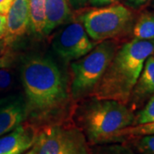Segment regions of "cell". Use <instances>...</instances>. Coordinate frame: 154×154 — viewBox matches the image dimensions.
<instances>
[{
    "label": "cell",
    "mask_w": 154,
    "mask_h": 154,
    "mask_svg": "<svg viewBox=\"0 0 154 154\" xmlns=\"http://www.w3.org/2000/svg\"><path fill=\"white\" fill-rule=\"evenodd\" d=\"M22 82L25 92L28 122L38 128L66 118V84L59 68L48 57H34L24 63Z\"/></svg>",
    "instance_id": "obj_1"
},
{
    "label": "cell",
    "mask_w": 154,
    "mask_h": 154,
    "mask_svg": "<svg viewBox=\"0 0 154 154\" xmlns=\"http://www.w3.org/2000/svg\"><path fill=\"white\" fill-rule=\"evenodd\" d=\"M154 53V39L133 38L116 50L104 75L89 94L95 99L128 104L130 94L143 69Z\"/></svg>",
    "instance_id": "obj_2"
},
{
    "label": "cell",
    "mask_w": 154,
    "mask_h": 154,
    "mask_svg": "<svg viewBox=\"0 0 154 154\" xmlns=\"http://www.w3.org/2000/svg\"><path fill=\"white\" fill-rule=\"evenodd\" d=\"M133 110L116 100L95 99L83 103L76 110L75 124L88 140L89 145L110 143L118 130L132 126Z\"/></svg>",
    "instance_id": "obj_3"
},
{
    "label": "cell",
    "mask_w": 154,
    "mask_h": 154,
    "mask_svg": "<svg viewBox=\"0 0 154 154\" xmlns=\"http://www.w3.org/2000/svg\"><path fill=\"white\" fill-rule=\"evenodd\" d=\"M32 148L35 154H91L85 134L68 118L38 127Z\"/></svg>",
    "instance_id": "obj_4"
},
{
    "label": "cell",
    "mask_w": 154,
    "mask_h": 154,
    "mask_svg": "<svg viewBox=\"0 0 154 154\" xmlns=\"http://www.w3.org/2000/svg\"><path fill=\"white\" fill-rule=\"evenodd\" d=\"M117 49L116 41L112 39L104 40L87 55L72 63L73 98H82L92 93Z\"/></svg>",
    "instance_id": "obj_5"
},
{
    "label": "cell",
    "mask_w": 154,
    "mask_h": 154,
    "mask_svg": "<svg viewBox=\"0 0 154 154\" xmlns=\"http://www.w3.org/2000/svg\"><path fill=\"white\" fill-rule=\"evenodd\" d=\"M82 21L88 36L101 42L128 33L134 26V14L123 5L112 4L86 12Z\"/></svg>",
    "instance_id": "obj_6"
},
{
    "label": "cell",
    "mask_w": 154,
    "mask_h": 154,
    "mask_svg": "<svg viewBox=\"0 0 154 154\" xmlns=\"http://www.w3.org/2000/svg\"><path fill=\"white\" fill-rule=\"evenodd\" d=\"M96 46L82 23L74 22L60 29L52 40V47L57 55L65 61L77 60Z\"/></svg>",
    "instance_id": "obj_7"
},
{
    "label": "cell",
    "mask_w": 154,
    "mask_h": 154,
    "mask_svg": "<svg viewBox=\"0 0 154 154\" xmlns=\"http://www.w3.org/2000/svg\"><path fill=\"white\" fill-rule=\"evenodd\" d=\"M28 120L25 98L14 95L0 100V136L11 132Z\"/></svg>",
    "instance_id": "obj_8"
},
{
    "label": "cell",
    "mask_w": 154,
    "mask_h": 154,
    "mask_svg": "<svg viewBox=\"0 0 154 154\" xmlns=\"http://www.w3.org/2000/svg\"><path fill=\"white\" fill-rule=\"evenodd\" d=\"M37 128L25 122L11 132L0 136V154H9L27 151L33 146Z\"/></svg>",
    "instance_id": "obj_9"
},
{
    "label": "cell",
    "mask_w": 154,
    "mask_h": 154,
    "mask_svg": "<svg viewBox=\"0 0 154 154\" xmlns=\"http://www.w3.org/2000/svg\"><path fill=\"white\" fill-rule=\"evenodd\" d=\"M154 94V57L150 56L133 88L128 103L131 108H137Z\"/></svg>",
    "instance_id": "obj_10"
},
{
    "label": "cell",
    "mask_w": 154,
    "mask_h": 154,
    "mask_svg": "<svg viewBox=\"0 0 154 154\" xmlns=\"http://www.w3.org/2000/svg\"><path fill=\"white\" fill-rule=\"evenodd\" d=\"M6 16V34L15 41L29 28L28 0H15Z\"/></svg>",
    "instance_id": "obj_11"
},
{
    "label": "cell",
    "mask_w": 154,
    "mask_h": 154,
    "mask_svg": "<svg viewBox=\"0 0 154 154\" xmlns=\"http://www.w3.org/2000/svg\"><path fill=\"white\" fill-rule=\"evenodd\" d=\"M71 17V11L67 0H45V22L43 34H50L54 29L69 22Z\"/></svg>",
    "instance_id": "obj_12"
},
{
    "label": "cell",
    "mask_w": 154,
    "mask_h": 154,
    "mask_svg": "<svg viewBox=\"0 0 154 154\" xmlns=\"http://www.w3.org/2000/svg\"><path fill=\"white\" fill-rule=\"evenodd\" d=\"M29 28L34 33L43 34L45 22V0H28Z\"/></svg>",
    "instance_id": "obj_13"
},
{
    "label": "cell",
    "mask_w": 154,
    "mask_h": 154,
    "mask_svg": "<svg viewBox=\"0 0 154 154\" xmlns=\"http://www.w3.org/2000/svg\"><path fill=\"white\" fill-rule=\"evenodd\" d=\"M149 134H154V122L133 125L118 130L112 136L110 143L125 141L127 140H132L134 138Z\"/></svg>",
    "instance_id": "obj_14"
},
{
    "label": "cell",
    "mask_w": 154,
    "mask_h": 154,
    "mask_svg": "<svg viewBox=\"0 0 154 154\" xmlns=\"http://www.w3.org/2000/svg\"><path fill=\"white\" fill-rule=\"evenodd\" d=\"M134 38L142 40L154 39V12H144L133 26Z\"/></svg>",
    "instance_id": "obj_15"
},
{
    "label": "cell",
    "mask_w": 154,
    "mask_h": 154,
    "mask_svg": "<svg viewBox=\"0 0 154 154\" xmlns=\"http://www.w3.org/2000/svg\"><path fill=\"white\" fill-rule=\"evenodd\" d=\"M91 154H135L125 145L116 143H105L94 145L91 148Z\"/></svg>",
    "instance_id": "obj_16"
},
{
    "label": "cell",
    "mask_w": 154,
    "mask_h": 154,
    "mask_svg": "<svg viewBox=\"0 0 154 154\" xmlns=\"http://www.w3.org/2000/svg\"><path fill=\"white\" fill-rule=\"evenodd\" d=\"M133 146L140 154H154V134L132 139Z\"/></svg>",
    "instance_id": "obj_17"
},
{
    "label": "cell",
    "mask_w": 154,
    "mask_h": 154,
    "mask_svg": "<svg viewBox=\"0 0 154 154\" xmlns=\"http://www.w3.org/2000/svg\"><path fill=\"white\" fill-rule=\"evenodd\" d=\"M152 122H154V94L150 98L146 106L134 117V125L148 123Z\"/></svg>",
    "instance_id": "obj_18"
},
{
    "label": "cell",
    "mask_w": 154,
    "mask_h": 154,
    "mask_svg": "<svg viewBox=\"0 0 154 154\" xmlns=\"http://www.w3.org/2000/svg\"><path fill=\"white\" fill-rule=\"evenodd\" d=\"M14 82V75L11 69L0 68V94L10 90Z\"/></svg>",
    "instance_id": "obj_19"
},
{
    "label": "cell",
    "mask_w": 154,
    "mask_h": 154,
    "mask_svg": "<svg viewBox=\"0 0 154 154\" xmlns=\"http://www.w3.org/2000/svg\"><path fill=\"white\" fill-rule=\"evenodd\" d=\"M13 42L14 40L7 34L0 37V57L11 55V45Z\"/></svg>",
    "instance_id": "obj_20"
},
{
    "label": "cell",
    "mask_w": 154,
    "mask_h": 154,
    "mask_svg": "<svg viewBox=\"0 0 154 154\" xmlns=\"http://www.w3.org/2000/svg\"><path fill=\"white\" fill-rule=\"evenodd\" d=\"M15 0H0V14L6 16Z\"/></svg>",
    "instance_id": "obj_21"
},
{
    "label": "cell",
    "mask_w": 154,
    "mask_h": 154,
    "mask_svg": "<svg viewBox=\"0 0 154 154\" xmlns=\"http://www.w3.org/2000/svg\"><path fill=\"white\" fill-rule=\"evenodd\" d=\"M148 1L149 0H126V4L131 8L138 9L146 5Z\"/></svg>",
    "instance_id": "obj_22"
},
{
    "label": "cell",
    "mask_w": 154,
    "mask_h": 154,
    "mask_svg": "<svg viewBox=\"0 0 154 154\" xmlns=\"http://www.w3.org/2000/svg\"><path fill=\"white\" fill-rule=\"evenodd\" d=\"M117 0H90L91 5L94 6H104L115 4Z\"/></svg>",
    "instance_id": "obj_23"
},
{
    "label": "cell",
    "mask_w": 154,
    "mask_h": 154,
    "mask_svg": "<svg viewBox=\"0 0 154 154\" xmlns=\"http://www.w3.org/2000/svg\"><path fill=\"white\" fill-rule=\"evenodd\" d=\"M6 34V16L0 14V37Z\"/></svg>",
    "instance_id": "obj_24"
},
{
    "label": "cell",
    "mask_w": 154,
    "mask_h": 154,
    "mask_svg": "<svg viewBox=\"0 0 154 154\" xmlns=\"http://www.w3.org/2000/svg\"><path fill=\"white\" fill-rule=\"evenodd\" d=\"M12 63V57L11 55L0 57V68H8Z\"/></svg>",
    "instance_id": "obj_25"
},
{
    "label": "cell",
    "mask_w": 154,
    "mask_h": 154,
    "mask_svg": "<svg viewBox=\"0 0 154 154\" xmlns=\"http://www.w3.org/2000/svg\"><path fill=\"white\" fill-rule=\"evenodd\" d=\"M74 5H83L85 4L88 0H70Z\"/></svg>",
    "instance_id": "obj_26"
},
{
    "label": "cell",
    "mask_w": 154,
    "mask_h": 154,
    "mask_svg": "<svg viewBox=\"0 0 154 154\" xmlns=\"http://www.w3.org/2000/svg\"><path fill=\"white\" fill-rule=\"evenodd\" d=\"M25 154H35V152H34V151H33V148H31L29 151H28Z\"/></svg>",
    "instance_id": "obj_27"
},
{
    "label": "cell",
    "mask_w": 154,
    "mask_h": 154,
    "mask_svg": "<svg viewBox=\"0 0 154 154\" xmlns=\"http://www.w3.org/2000/svg\"><path fill=\"white\" fill-rule=\"evenodd\" d=\"M9 154H21L20 152H12V153H9Z\"/></svg>",
    "instance_id": "obj_28"
}]
</instances>
